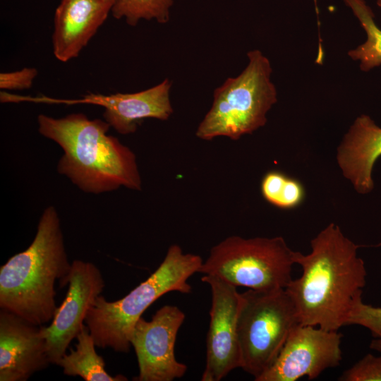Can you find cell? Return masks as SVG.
Here are the masks:
<instances>
[{"mask_svg": "<svg viewBox=\"0 0 381 381\" xmlns=\"http://www.w3.org/2000/svg\"><path fill=\"white\" fill-rule=\"evenodd\" d=\"M44 327L1 310L0 381H26L48 367Z\"/></svg>", "mask_w": 381, "mask_h": 381, "instance_id": "cell-12", "label": "cell"}, {"mask_svg": "<svg viewBox=\"0 0 381 381\" xmlns=\"http://www.w3.org/2000/svg\"><path fill=\"white\" fill-rule=\"evenodd\" d=\"M248 63L236 77L217 87L211 108L195 132L205 140L226 137L237 140L267 122V114L277 101L272 82V66L260 50L247 53Z\"/></svg>", "mask_w": 381, "mask_h": 381, "instance_id": "cell-5", "label": "cell"}, {"mask_svg": "<svg viewBox=\"0 0 381 381\" xmlns=\"http://www.w3.org/2000/svg\"><path fill=\"white\" fill-rule=\"evenodd\" d=\"M106 0H61L54 18L52 47L61 62L77 57L111 11Z\"/></svg>", "mask_w": 381, "mask_h": 381, "instance_id": "cell-14", "label": "cell"}, {"mask_svg": "<svg viewBox=\"0 0 381 381\" xmlns=\"http://www.w3.org/2000/svg\"><path fill=\"white\" fill-rule=\"evenodd\" d=\"M296 251L282 236L226 238L213 246L198 272L253 290L285 289L292 280Z\"/></svg>", "mask_w": 381, "mask_h": 381, "instance_id": "cell-6", "label": "cell"}, {"mask_svg": "<svg viewBox=\"0 0 381 381\" xmlns=\"http://www.w3.org/2000/svg\"><path fill=\"white\" fill-rule=\"evenodd\" d=\"M340 381H381V356L368 353L347 369L338 379Z\"/></svg>", "mask_w": 381, "mask_h": 381, "instance_id": "cell-19", "label": "cell"}, {"mask_svg": "<svg viewBox=\"0 0 381 381\" xmlns=\"http://www.w3.org/2000/svg\"><path fill=\"white\" fill-rule=\"evenodd\" d=\"M305 196L302 184L297 180L287 177L275 205L283 209H290L300 205Z\"/></svg>", "mask_w": 381, "mask_h": 381, "instance_id": "cell-22", "label": "cell"}, {"mask_svg": "<svg viewBox=\"0 0 381 381\" xmlns=\"http://www.w3.org/2000/svg\"><path fill=\"white\" fill-rule=\"evenodd\" d=\"M201 280L211 290L210 325L206 338V361L202 381H219L242 367L237 332L241 293L223 279L205 274Z\"/></svg>", "mask_w": 381, "mask_h": 381, "instance_id": "cell-10", "label": "cell"}, {"mask_svg": "<svg viewBox=\"0 0 381 381\" xmlns=\"http://www.w3.org/2000/svg\"><path fill=\"white\" fill-rule=\"evenodd\" d=\"M374 338L370 342V348L381 353V334Z\"/></svg>", "mask_w": 381, "mask_h": 381, "instance_id": "cell-24", "label": "cell"}, {"mask_svg": "<svg viewBox=\"0 0 381 381\" xmlns=\"http://www.w3.org/2000/svg\"><path fill=\"white\" fill-rule=\"evenodd\" d=\"M75 349H71L69 354H64L58 361L65 375L80 376L85 381H126L122 375L111 376L105 370V363L95 347L93 338L87 325L83 327L76 337Z\"/></svg>", "mask_w": 381, "mask_h": 381, "instance_id": "cell-16", "label": "cell"}, {"mask_svg": "<svg viewBox=\"0 0 381 381\" xmlns=\"http://www.w3.org/2000/svg\"><path fill=\"white\" fill-rule=\"evenodd\" d=\"M37 75L35 68H23L12 72L0 73V88L2 90H25L32 87Z\"/></svg>", "mask_w": 381, "mask_h": 381, "instance_id": "cell-21", "label": "cell"}, {"mask_svg": "<svg viewBox=\"0 0 381 381\" xmlns=\"http://www.w3.org/2000/svg\"><path fill=\"white\" fill-rule=\"evenodd\" d=\"M71 268L59 214L49 206L31 244L0 267L1 308L36 325L49 322L58 308L55 282L68 284Z\"/></svg>", "mask_w": 381, "mask_h": 381, "instance_id": "cell-3", "label": "cell"}, {"mask_svg": "<svg viewBox=\"0 0 381 381\" xmlns=\"http://www.w3.org/2000/svg\"><path fill=\"white\" fill-rule=\"evenodd\" d=\"M376 4L381 7V0H375Z\"/></svg>", "mask_w": 381, "mask_h": 381, "instance_id": "cell-25", "label": "cell"}, {"mask_svg": "<svg viewBox=\"0 0 381 381\" xmlns=\"http://www.w3.org/2000/svg\"><path fill=\"white\" fill-rule=\"evenodd\" d=\"M380 156L381 128L369 116H359L345 134L337 156L343 175L358 193L373 190L372 171Z\"/></svg>", "mask_w": 381, "mask_h": 381, "instance_id": "cell-15", "label": "cell"}, {"mask_svg": "<svg viewBox=\"0 0 381 381\" xmlns=\"http://www.w3.org/2000/svg\"><path fill=\"white\" fill-rule=\"evenodd\" d=\"M298 323L285 289L241 293L237 321L241 368L255 380L258 378L272 365Z\"/></svg>", "mask_w": 381, "mask_h": 381, "instance_id": "cell-7", "label": "cell"}, {"mask_svg": "<svg viewBox=\"0 0 381 381\" xmlns=\"http://www.w3.org/2000/svg\"><path fill=\"white\" fill-rule=\"evenodd\" d=\"M357 325L370 330L373 337L381 334V307L365 304L359 300L353 308L346 325Z\"/></svg>", "mask_w": 381, "mask_h": 381, "instance_id": "cell-20", "label": "cell"}, {"mask_svg": "<svg viewBox=\"0 0 381 381\" xmlns=\"http://www.w3.org/2000/svg\"><path fill=\"white\" fill-rule=\"evenodd\" d=\"M37 122L39 133L63 150L59 174L82 191L99 194L121 186L141 190L134 152L107 134L111 126L106 121L74 113L59 119L40 114Z\"/></svg>", "mask_w": 381, "mask_h": 381, "instance_id": "cell-2", "label": "cell"}, {"mask_svg": "<svg viewBox=\"0 0 381 381\" xmlns=\"http://www.w3.org/2000/svg\"><path fill=\"white\" fill-rule=\"evenodd\" d=\"M284 174L279 171L267 173L261 183V192L264 198L274 205L277 203L281 190L286 179Z\"/></svg>", "mask_w": 381, "mask_h": 381, "instance_id": "cell-23", "label": "cell"}, {"mask_svg": "<svg viewBox=\"0 0 381 381\" xmlns=\"http://www.w3.org/2000/svg\"><path fill=\"white\" fill-rule=\"evenodd\" d=\"M104 285L102 273L95 264L80 260L72 262L66 298L57 308L51 325L44 327L47 353L51 363L57 364L66 354Z\"/></svg>", "mask_w": 381, "mask_h": 381, "instance_id": "cell-11", "label": "cell"}, {"mask_svg": "<svg viewBox=\"0 0 381 381\" xmlns=\"http://www.w3.org/2000/svg\"><path fill=\"white\" fill-rule=\"evenodd\" d=\"M341 1L351 8L366 34L365 41L351 49L349 56L359 63L362 71L381 66V29L375 21L373 10L365 0Z\"/></svg>", "mask_w": 381, "mask_h": 381, "instance_id": "cell-17", "label": "cell"}, {"mask_svg": "<svg viewBox=\"0 0 381 381\" xmlns=\"http://www.w3.org/2000/svg\"><path fill=\"white\" fill-rule=\"evenodd\" d=\"M185 313L177 306L165 305L150 321H137L131 336L138 363V381H172L182 377L187 365L175 357L174 346Z\"/></svg>", "mask_w": 381, "mask_h": 381, "instance_id": "cell-9", "label": "cell"}, {"mask_svg": "<svg viewBox=\"0 0 381 381\" xmlns=\"http://www.w3.org/2000/svg\"><path fill=\"white\" fill-rule=\"evenodd\" d=\"M172 5L173 0H116L111 13L116 19L124 18L131 26H135L141 19L165 23Z\"/></svg>", "mask_w": 381, "mask_h": 381, "instance_id": "cell-18", "label": "cell"}, {"mask_svg": "<svg viewBox=\"0 0 381 381\" xmlns=\"http://www.w3.org/2000/svg\"><path fill=\"white\" fill-rule=\"evenodd\" d=\"M202 262L198 255L184 253L174 244L155 272L124 297L108 301L99 296L85 320L96 346L128 352L133 329L143 313L168 292L190 294L188 279L198 272Z\"/></svg>", "mask_w": 381, "mask_h": 381, "instance_id": "cell-4", "label": "cell"}, {"mask_svg": "<svg viewBox=\"0 0 381 381\" xmlns=\"http://www.w3.org/2000/svg\"><path fill=\"white\" fill-rule=\"evenodd\" d=\"M341 337L338 331L297 324L272 365L255 381L317 378L325 370L339 365Z\"/></svg>", "mask_w": 381, "mask_h": 381, "instance_id": "cell-8", "label": "cell"}, {"mask_svg": "<svg viewBox=\"0 0 381 381\" xmlns=\"http://www.w3.org/2000/svg\"><path fill=\"white\" fill-rule=\"evenodd\" d=\"M106 1H110V2L113 3V4H114V1H115L116 0H106Z\"/></svg>", "mask_w": 381, "mask_h": 381, "instance_id": "cell-26", "label": "cell"}, {"mask_svg": "<svg viewBox=\"0 0 381 381\" xmlns=\"http://www.w3.org/2000/svg\"><path fill=\"white\" fill-rule=\"evenodd\" d=\"M171 86V81L165 78L157 85L138 92L90 95L84 100L103 107L104 120L119 133L128 135L136 131L143 119H169L173 113Z\"/></svg>", "mask_w": 381, "mask_h": 381, "instance_id": "cell-13", "label": "cell"}, {"mask_svg": "<svg viewBox=\"0 0 381 381\" xmlns=\"http://www.w3.org/2000/svg\"><path fill=\"white\" fill-rule=\"evenodd\" d=\"M311 252H296L302 269L285 290L293 301L298 322L329 331L346 325L355 304L362 299L367 271L358 256V246L338 225L329 224L310 241Z\"/></svg>", "mask_w": 381, "mask_h": 381, "instance_id": "cell-1", "label": "cell"}]
</instances>
